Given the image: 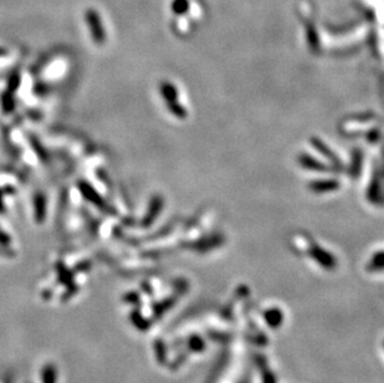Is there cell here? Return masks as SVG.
I'll return each mask as SVG.
<instances>
[{"label": "cell", "mask_w": 384, "mask_h": 383, "mask_svg": "<svg viewBox=\"0 0 384 383\" xmlns=\"http://www.w3.org/2000/svg\"><path fill=\"white\" fill-rule=\"evenodd\" d=\"M87 21H89L90 29H91V35L94 38L96 44H102L104 41V33L102 24H101L100 18L94 11H90L87 14Z\"/></svg>", "instance_id": "obj_1"}, {"label": "cell", "mask_w": 384, "mask_h": 383, "mask_svg": "<svg viewBox=\"0 0 384 383\" xmlns=\"http://www.w3.org/2000/svg\"><path fill=\"white\" fill-rule=\"evenodd\" d=\"M83 193L89 199H91V202H94L95 204H101V198L97 193H95L90 185H85L83 188Z\"/></svg>", "instance_id": "obj_2"}]
</instances>
